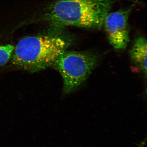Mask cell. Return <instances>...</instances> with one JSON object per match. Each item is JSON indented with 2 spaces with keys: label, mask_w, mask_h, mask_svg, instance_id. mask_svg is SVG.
Returning <instances> with one entry per match:
<instances>
[{
  "label": "cell",
  "mask_w": 147,
  "mask_h": 147,
  "mask_svg": "<svg viewBox=\"0 0 147 147\" xmlns=\"http://www.w3.org/2000/svg\"><path fill=\"white\" fill-rule=\"evenodd\" d=\"M114 3L112 0H58L42 14L44 19L56 25L100 29Z\"/></svg>",
  "instance_id": "cell-1"
},
{
  "label": "cell",
  "mask_w": 147,
  "mask_h": 147,
  "mask_svg": "<svg viewBox=\"0 0 147 147\" xmlns=\"http://www.w3.org/2000/svg\"><path fill=\"white\" fill-rule=\"evenodd\" d=\"M70 44L69 40L58 34L27 36L15 47L11 62L25 70L39 71L53 65Z\"/></svg>",
  "instance_id": "cell-2"
},
{
  "label": "cell",
  "mask_w": 147,
  "mask_h": 147,
  "mask_svg": "<svg viewBox=\"0 0 147 147\" xmlns=\"http://www.w3.org/2000/svg\"><path fill=\"white\" fill-rule=\"evenodd\" d=\"M98 63V57L92 53L67 50L62 53L53 65L63 78L64 93L69 94L79 89Z\"/></svg>",
  "instance_id": "cell-3"
},
{
  "label": "cell",
  "mask_w": 147,
  "mask_h": 147,
  "mask_svg": "<svg viewBox=\"0 0 147 147\" xmlns=\"http://www.w3.org/2000/svg\"><path fill=\"white\" fill-rule=\"evenodd\" d=\"M133 7L108 13L103 25L110 43L115 49L126 48L129 41V16Z\"/></svg>",
  "instance_id": "cell-4"
},
{
  "label": "cell",
  "mask_w": 147,
  "mask_h": 147,
  "mask_svg": "<svg viewBox=\"0 0 147 147\" xmlns=\"http://www.w3.org/2000/svg\"><path fill=\"white\" fill-rule=\"evenodd\" d=\"M147 43L146 38L140 36L134 41L130 51V58L140 70L147 76Z\"/></svg>",
  "instance_id": "cell-5"
},
{
  "label": "cell",
  "mask_w": 147,
  "mask_h": 147,
  "mask_svg": "<svg viewBox=\"0 0 147 147\" xmlns=\"http://www.w3.org/2000/svg\"><path fill=\"white\" fill-rule=\"evenodd\" d=\"M14 47L10 45L0 46V66L5 65L10 59Z\"/></svg>",
  "instance_id": "cell-6"
}]
</instances>
